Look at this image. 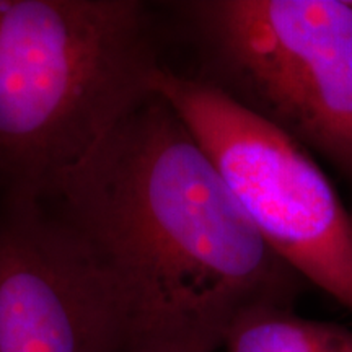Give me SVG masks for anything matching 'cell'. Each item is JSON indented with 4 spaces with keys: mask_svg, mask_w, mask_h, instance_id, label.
Returning a JSON list of instances; mask_svg holds the SVG:
<instances>
[{
    "mask_svg": "<svg viewBox=\"0 0 352 352\" xmlns=\"http://www.w3.org/2000/svg\"><path fill=\"white\" fill-rule=\"evenodd\" d=\"M52 199L113 290L122 352H215L245 311L294 308L307 287L158 94L70 170Z\"/></svg>",
    "mask_w": 352,
    "mask_h": 352,
    "instance_id": "1",
    "label": "cell"
},
{
    "mask_svg": "<svg viewBox=\"0 0 352 352\" xmlns=\"http://www.w3.org/2000/svg\"><path fill=\"white\" fill-rule=\"evenodd\" d=\"M351 3H352V0H351Z\"/></svg>",
    "mask_w": 352,
    "mask_h": 352,
    "instance_id": "7",
    "label": "cell"
},
{
    "mask_svg": "<svg viewBox=\"0 0 352 352\" xmlns=\"http://www.w3.org/2000/svg\"><path fill=\"white\" fill-rule=\"evenodd\" d=\"M209 83L333 166L352 189L351 0L171 3Z\"/></svg>",
    "mask_w": 352,
    "mask_h": 352,
    "instance_id": "3",
    "label": "cell"
},
{
    "mask_svg": "<svg viewBox=\"0 0 352 352\" xmlns=\"http://www.w3.org/2000/svg\"><path fill=\"white\" fill-rule=\"evenodd\" d=\"M226 352H352V329L305 318L287 307L245 311L228 331Z\"/></svg>",
    "mask_w": 352,
    "mask_h": 352,
    "instance_id": "6",
    "label": "cell"
},
{
    "mask_svg": "<svg viewBox=\"0 0 352 352\" xmlns=\"http://www.w3.org/2000/svg\"><path fill=\"white\" fill-rule=\"evenodd\" d=\"M165 65L139 0H0V189L44 202L155 94Z\"/></svg>",
    "mask_w": 352,
    "mask_h": 352,
    "instance_id": "2",
    "label": "cell"
},
{
    "mask_svg": "<svg viewBox=\"0 0 352 352\" xmlns=\"http://www.w3.org/2000/svg\"><path fill=\"white\" fill-rule=\"evenodd\" d=\"M155 94L210 157L266 245L352 314V214L315 157L192 76L165 65Z\"/></svg>",
    "mask_w": 352,
    "mask_h": 352,
    "instance_id": "4",
    "label": "cell"
},
{
    "mask_svg": "<svg viewBox=\"0 0 352 352\" xmlns=\"http://www.w3.org/2000/svg\"><path fill=\"white\" fill-rule=\"evenodd\" d=\"M0 217V352H122L107 277L43 202L6 201Z\"/></svg>",
    "mask_w": 352,
    "mask_h": 352,
    "instance_id": "5",
    "label": "cell"
}]
</instances>
